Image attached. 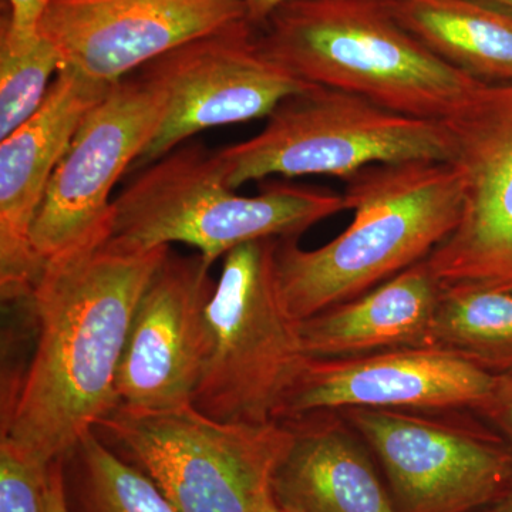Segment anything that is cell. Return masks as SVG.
Returning <instances> with one entry per match:
<instances>
[{
    "instance_id": "obj_14",
    "label": "cell",
    "mask_w": 512,
    "mask_h": 512,
    "mask_svg": "<svg viewBox=\"0 0 512 512\" xmlns=\"http://www.w3.org/2000/svg\"><path fill=\"white\" fill-rule=\"evenodd\" d=\"M114 84V83H113ZM113 84L60 67L40 109L0 140V293L29 301L43 265L32 245L35 225L57 165L86 114Z\"/></svg>"
},
{
    "instance_id": "obj_23",
    "label": "cell",
    "mask_w": 512,
    "mask_h": 512,
    "mask_svg": "<svg viewBox=\"0 0 512 512\" xmlns=\"http://www.w3.org/2000/svg\"><path fill=\"white\" fill-rule=\"evenodd\" d=\"M53 0H6L8 16L2 20L0 49L20 52L35 46L42 35L43 19Z\"/></svg>"
},
{
    "instance_id": "obj_11",
    "label": "cell",
    "mask_w": 512,
    "mask_h": 512,
    "mask_svg": "<svg viewBox=\"0 0 512 512\" xmlns=\"http://www.w3.org/2000/svg\"><path fill=\"white\" fill-rule=\"evenodd\" d=\"M444 123L466 204L427 264L441 286L512 289V86L480 84Z\"/></svg>"
},
{
    "instance_id": "obj_28",
    "label": "cell",
    "mask_w": 512,
    "mask_h": 512,
    "mask_svg": "<svg viewBox=\"0 0 512 512\" xmlns=\"http://www.w3.org/2000/svg\"><path fill=\"white\" fill-rule=\"evenodd\" d=\"M484 2L493 3L495 6H500V8L512 12V0H484Z\"/></svg>"
},
{
    "instance_id": "obj_22",
    "label": "cell",
    "mask_w": 512,
    "mask_h": 512,
    "mask_svg": "<svg viewBox=\"0 0 512 512\" xmlns=\"http://www.w3.org/2000/svg\"><path fill=\"white\" fill-rule=\"evenodd\" d=\"M49 467H40L0 441V512H47Z\"/></svg>"
},
{
    "instance_id": "obj_3",
    "label": "cell",
    "mask_w": 512,
    "mask_h": 512,
    "mask_svg": "<svg viewBox=\"0 0 512 512\" xmlns=\"http://www.w3.org/2000/svg\"><path fill=\"white\" fill-rule=\"evenodd\" d=\"M258 43L303 82L414 119H450L483 84L414 39L386 0H288L258 29Z\"/></svg>"
},
{
    "instance_id": "obj_21",
    "label": "cell",
    "mask_w": 512,
    "mask_h": 512,
    "mask_svg": "<svg viewBox=\"0 0 512 512\" xmlns=\"http://www.w3.org/2000/svg\"><path fill=\"white\" fill-rule=\"evenodd\" d=\"M62 64L45 37L20 52L0 49V140L40 109Z\"/></svg>"
},
{
    "instance_id": "obj_9",
    "label": "cell",
    "mask_w": 512,
    "mask_h": 512,
    "mask_svg": "<svg viewBox=\"0 0 512 512\" xmlns=\"http://www.w3.org/2000/svg\"><path fill=\"white\" fill-rule=\"evenodd\" d=\"M164 114V93L143 74L114 83L86 114L33 225L32 245L43 269L106 244L111 192L156 136Z\"/></svg>"
},
{
    "instance_id": "obj_5",
    "label": "cell",
    "mask_w": 512,
    "mask_h": 512,
    "mask_svg": "<svg viewBox=\"0 0 512 512\" xmlns=\"http://www.w3.org/2000/svg\"><path fill=\"white\" fill-rule=\"evenodd\" d=\"M266 119L256 136L217 151L232 190L274 175H333L346 181L367 165L456 158L444 121L403 116L329 87L286 97Z\"/></svg>"
},
{
    "instance_id": "obj_13",
    "label": "cell",
    "mask_w": 512,
    "mask_h": 512,
    "mask_svg": "<svg viewBox=\"0 0 512 512\" xmlns=\"http://www.w3.org/2000/svg\"><path fill=\"white\" fill-rule=\"evenodd\" d=\"M241 0H53L40 35L62 66L117 83L165 53L237 23Z\"/></svg>"
},
{
    "instance_id": "obj_1",
    "label": "cell",
    "mask_w": 512,
    "mask_h": 512,
    "mask_svg": "<svg viewBox=\"0 0 512 512\" xmlns=\"http://www.w3.org/2000/svg\"><path fill=\"white\" fill-rule=\"evenodd\" d=\"M168 252L104 244L45 266L29 299L35 352L3 400L0 441L50 467L120 406L117 373L128 329Z\"/></svg>"
},
{
    "instance_id": "obj_7",
    "label": "cell",
    "mask_w": 512,
    "mask_h": 512,
    "mask_svg": "<svg viewBox=\"0 0 512 512\" xmlns=\"http://www.w3.org/2000/svg\"><path fill=\"white\" fill-rule=\"evenodd\" d=\"M278 238L239 245L208 305L210 353L192 406L224 423L276 420L308 356L275 272Z\"/></svg>"
},
{
    "instance_id": "obj_2",
    "label": "cell",
    "mask_w": 512,
    "mask_h": 512,
    "mask_svg": "<svg viewBox=\"0 0 512 512\" xmlns=\"http://www.w3.org/2000/svg\"><path fill=\"white\" fill-rule=\"evenodd\" d=\"M353 221L339 237L306 251L278 238L275 272L296 320L352 301L429 258L460 224L466 183L454 163L373 164L345 181Z\"/></svg>"
},
{
    "instance_id": "obj_10",
    "label": "cell",
    "mask_w": 512,
    "mask_h": 512,
    "mask_svg": "<svg viewBox=\"0 0 512 512\" xmlns=\"http://www.w3.org/2000/svg\"><path fill=\"white\" fill-rule=\"evenodd\" d=\"M141 74L160 87L165 114L160 130L134 164L141 170L207 128L268 117L306 83L262 52L258 29L237 23L184 43Z\"/></svg>"
},
{
    "instance_id": "obj_8",
    "label": "cell",
    "mask_w": 512,
    "mask_h": 512,
    "mask_svg": "<svg viewBox=\"0 0 512 512\" xmlns=\"http://www.w3.org/2000/svg\"><path fill=\"white\" fill-rule=\"evenodd\" d=\"M382 466L397 512H474L512 483V446L471 409L340 410Z\"/></svg>"
},
{
    "instance_id": "obj_17",
    "label": "cell",
    "mask_w": 512,
    "mask_h": 512,
    "mask_svg": "<svg viewBox=\"0 0 512 512\" xmlns=\"http://www.w3.org/2000/svg\"><path fill=\"white\" fill-rule=\"evenodd\" d=\"M441 285L426 259L352 301L299 320L305 355L340 359L434 348Z\"/></svg>"
},
{
    "instance_id": "obj_24",
    "label": "cell",
    "mask_w": 512,
    "mask_h": 512,
    "mask_svg": "<svg viewBox=\"0 0 512 512\" xmlns=\"http://www.w3.org/2000/svg\"><path fill=\"white\" fill-rule=\"evenodd\" d=\"M471 410L512 446V376L494 377L488 396Z\"/></svg>"
},
{
    "instance_id": "obj_19",
    "label": "cell",
    "mask_w": 512,
    "mask_h": 512,
    "mask_svg": "<svg viewBox=\"0 0 512 512\" xmlns=\"http://www.w3.org/2000/svg\"><path fill=\"white\" fill-rule=\"evenodd\" d=\"M433 338L488 375L512 376V289L441 286Z\"/></svg>"
},
{
    "instance_id": "obj_6",
    "label": "cell",
    "mask_w": 512,
    "mask_h": 512,
    "mask_svg": "<svg viewBox=\"0 0 512 512\" xmlns=\"http://www.w3.org/2000/svg\"><path fill=\"white\" fill-rule=\"evenodd\" d=\"M97 430L178 512H281L274 477L292 443L285 421L224 423L192 404L164 412L119 406Z\"/></svg>"
},
{
    "instance_id": "obj_12",
    "label": "cell",
    "mask_w": 512,
    "mask_h": 512,
    "mask_svg": "<svg viewBox=\"0 0 512 512\" xmlns=\"http://www.w3.org/2000/svg\"><path fill=\"white\" fill-rule=\"evenodd\" d=\"M200 254L171 251L131 320L117 373L120 406L164 412L192 404L210 353L208 305L217 282Z\"/></svg>"
},
{
    "instance_id": "obj_25",
    "label": "cell",
    "mask_w": 512,
    "mask_h": 512,
    "mask_svg": "<svg viewBox=\"0 0 512 512\" xmlns=\"http://www.w3.org/2000/svg\"><path fill=\"white\" fill-rule=\"evenodd\" d=\"M47 512H70L64 490L63 458L49 467L46 493Z\"/></svg>"
},
{
    "instance_id": "obj_27",
    "label": "cell",
    "mask_w": 512,
    "mask_h": 512,
    "mask_svg": "<svg viewBox=\"0 0 512 512\" xmlns=\"http://www.w3.org/2000/svg\"><path fill=\"white\" fill-rule=\"evenodd\" d=\"M474 512H512V483L500 497Z\"/></svg>"
},
{
    "instance_id": "obj_18",
    "label": "cell",
    "mask_w": 512,
    "mask_h": 512,
    "mask_svg": "<svg viewBox=\"0 0 512 512\" xmlns=\"http://www.w3.org/2000/svg\"><path fill=\"white\" fill-rule=\"evenodd\" d=\"M434 56L488 86H512V12L484 0H386Z\"/></svg>"
},
{
    "instance_id": "obj_4",
    "label": "cell",
    "mask_w": 512,
    "mask_h": 512,
    "mask_svg": "<svg viewBox=\"0 0 512 512\" xmlns=\"http://www.w3.org/2000/svg\"><path fill=\"white\" fill-rule=\"evenodd\" d=\"M141 173L113 200L106 244L123 251L190 245L210 265L262 238H299L346 211L335 192L272 183L256 197L238 195L221 173L217 151L181 144Z\"/></svg>"
},
{
    "instance_id": "obj_26",
    "label": "cell",
    "mask_w": 512,
    "mask_h": 512,
    "mask_svg": "<svg viewBox=\"0 0 512 512\" xmlns=\"http://www.w3.org/2000/svg\"><path fill=\"white\" fill-rule=\"evenodd\" d=\"M244 3L249 23L259 29L272 12L288 0H241Z\"/></svg>"
},
{
    "instance_id": "obj_20",
    "label": "cell",
    "mask_w": 512,
    "mask_h": 512,
    "mask_svg": "<svg viewBox=\"0 0 512 512\" xmlns=\"http://www.w3.org/2000/svg\"><path fill=\"white\" fill-rule=\"evenodd\" d=\"M64 490L70 512H178L140 468L87 434L63 458Z\"/></svg>"
},
{
    "instance_id": "obj_16",
    "label": "cell",
    "mask_w": 512,
    "mask_h": 512,
    "mask_svg": "<svg viewBox=\"0 0 512 512\" xmlns=\"http://www.w3.org/2000/svg\"><path fill=\"white\" fill-rule=\"evenodd\" d=\"M292 443L276 468L281 512H397L370 448L338 410L284 419Z\"/></svg>"
},
{
    "instance_id": "obj_15",
    "label": "cell",
    "mask_w": 512,
    "mask_h": 512,
    "mask_svg": "<svg viewBox=\"0 0 512 512\" xmlns=\"http://www.w3.org/2000/svg\"><path fill=\"white\" fill-rule=\"evenodd\" d=\"M493 383L494 376L437 348L308 357L276 420L318 410L474 409Z\"/></svg>"
}]
</instances>
